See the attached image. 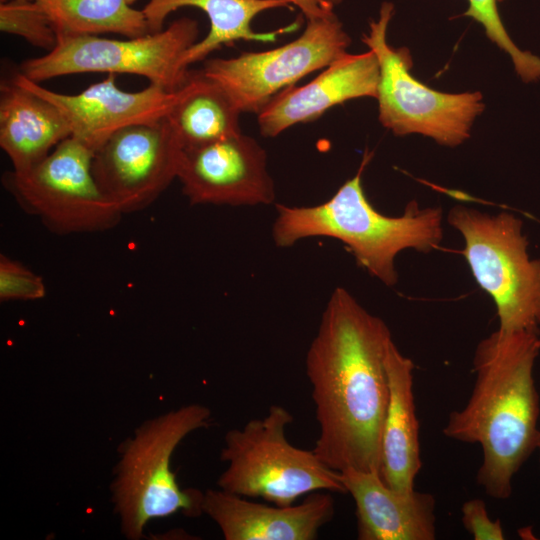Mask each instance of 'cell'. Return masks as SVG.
<instances>
[{"mask_svg": "<svg viewBox=\"0 0 540 540\" xmlns=\"http://www.w3.org/2000/svg\"><path fill=\"white\" fill-rule=\"evenodd\" d=\"M392 340L381 318L345 288L334 289L305 359L319 425L313 451L334 471L380 473Z\"/></svg>", "mask_w": 540, "mask_h": 540, "instance_id": "6da1fadb", "label": "cell"}, {"mask_svg": "<svg viewBox=\"0 0 540 540\" xmlns=\"http://www.w3.org/2000/svg\"><path fill=\"white\" fill-rule=\"evenodd\" d=\"M539 337L498 329L482 339L473 358L472 394L443 428L450 439L481 446L477 482L495 499L511 496L515 474L536 449L540 401L533 369Z\"/></svg>", "mask_w": 540, "mask_h": 540, "instance_id": "7a4b0ae2", "label": "cell"}, {"mask_svg": "<svg viewBox=\"0 0 540 540\" xmlns=\"http://www.w3.org/2000/svg\"><path fill=\"white\" fill-rule=\"evenodd\" d=\"M348 179L324 203L314 206L276 205L277 216L272 237L277 247H290L311 237H331L343 242L356 262L386 286L397 283L395 257L405 249L428 253L443 238L442 210L419 208L411 201L400 216L377 211L367 199L362 186V171Z\"/></svg>", "mask_w": 540, "mask_h": 540, "instance_id": "3957f363", "label": "cell"}, {"mask_svg": "<svg viewBox=\"0 0 540 540\" xmlns=\"http://www.w3.org/2000/svg\"><path fill=\"white\" fill-rule=\"evenodd\" d=\"M210 417L206 406H182L144 422L121 444L111 492L127 539H141L145 525L154 518L177 512L187 516L203 513L204 493L181 489L170 462L179 443L191 432L206 427Z\"/></svg>", "mask_w": 540, "mask_h": 540, "instance_id": "277c9868", "label": "cell"}, {"mask_svg": "<svg viewBox=\"0 0 540 540\" xmlns=\"http://www.w3.org/2000/svg\"><path fill=\"white\" fill-rule=\"evenodd\" d=\"M293 415L272 405L265 416L227 431L220 459L227 468L217 480L220 489L245 498H262L279 506L324 490L346 493L338 472L312 450L292 445L286 436Z\"/></svg>", "mask_w": 540, "mask_h": 540, "instance_id": "5b68a950", "label": "cell"}, {"mask_svg": "<svg viewBox=\"0 0 540 540\" xmlns=\"http://www.w3.org/2000/svg\"><path fill=\"white\" fill-rule=\"evenodd\" d=\"M447 219L463 237L462 254L475 281L494 301L498 329L540 334V260L529 256L522 221L462 205Z\"/></svg>", "mask_w": 540, "mask_h": 540, "instance_id": "8992f818", "label": "cell"}, {"mask_svg": "<svg viewBox=\"0 0 540 540\" xmlns=\"http://www.w3.org/2000/svg\"><path fill=\"white\" fill-rule=\"evenodd\" d=\"M198 22L182 17L161 31L138 37L112 39L91 34H59L56 46L27 59L20 73L42 81L79 73L133 74L168 91L180 89L190 71L184 53L197 42Z\"/></svg>", "mask_w": 540, "mask_h": 540, "instance_id": "52a82bcc", "label": "cell"}, {"mask_svg": "<svg viewBox=\"0 0 540 540\" xmlns=\"http://www.w3.org/2000/svg\"><path fill=\"white\" fill-rule=\"evenodd\" d=\"M392 3L381 5L362 37L379 64L377 97L379 120L395 135L421 134L446 146H457L470 135L474 119L483 111L480 92L444 93L414 78L408 49H395L387 42L393 16Z\"/></svg>", "mask_w": 540, "mask_h": 540, "instance_id": "ba28073f", "label": "cell"}, {"mask_svg": "<svg viewBox=\"0 0 540 540\" xmlns=\"http://www.w3.org/2000/svg\"><path fill=\"white\" fill-rule=\"evenodd\" d=\"M93 155L70 136L33 167L5 173L3 184L27 213L52 232L106 231L123 214L100 190L92 171Z\"/></svg>", "mask_w": 540, "mask_h": 540, "instance_id": "9c48e42d", "label": "cell"}, {"mask_svg": "<svg viewBox=\"0 0 540 540\" xmlns=\"http://www.w3.org/2000/svg\"><path fill=\"white\" fill-rule=\"evenodd\" d=\"M350 42L332 14L307 19L302 34L283 46L210 59L201 71L225 90L241 112L258 113L280 91L347 53Z\"/></svg>", "mask_w": 540, "mask_h": 540, "instance_id": "30bf717a", "label": "cell"}, {"mask_svg": "<svg viewBox=\"0 0 540 540\" xmlns=\"http://www.w3.org/2000/svg\"><path fill=\"white\" fill-rule=\"evenodd\" d=\"M182 150L166 117L127 126L94 151L93 175L122 214L140 211L177 179Z\"/></svg>", "mask_w": 540, "mask_h": 540, "instance_id": "8fae6325", "label": "cell"}, {"mask_svg": "<svg viewBox=\"0 0 540 540\" xmlns=\"http://www.w3.org/2000/svg\"><path fill=\"white\" fill-rule=\"evenodd\" d=\"M177 179L191 204L256 206L275 199L266 152L242 133L183 148Z\"/></svg>", "mask_w": 540, "mask_h": 540, "instance_id": "7c38bea8", "label": "cell"}, {"mask_svg": "<svg viewBox=\"0 0 540 540\" xmlns=\"http://www.w3.org/2000/svg\"><path fill=\"white\" fill-rule=\"evenodd\" d=\"M13 79L53 103L65 118L71 136L93 152L122 128L166 117L180 92L154 84L139 91H125L118 87L116 74H108L77 94L52 91L21 73Z\"/></svg>", "mask_w": 540, "mask_h": 540, "instance_id": "4fadbf2b", "label": "cell"}, {"mask_svg": "<svg viewBox=\"0 0 540 540\" xmlns=\"http://www.w3.org/2000/svg\"><path fill=\"white\" fill-rule=\"evenodd\" d=\"M202 512L226 540H313L335 513L329 493L312 492L299 504L257 503L222 489L203 494Z\"/></svg>", "mask_w": 540, "mask_h": 540, "instance_id": "5bb4252c", "label": "cell"}, {"mask_svg": "<svg viewBox=\"0 0 540 540\" xmlns=\"http://www.w3.org/2000/svg\"><path fill=\"white\" fill-rule=\"evenodd\" d=\"M379 64L369 50L345 53L308 84L290 86L258 113L260 133L275 137L298 123L316 120L335 105L360 97H377Z\"/></svg>", "mask_w": 540, "mask_h": 540, "instance_id": "9a60e30c", "label": "cell"}, {"mask_svg": "<svg viewBox=\"0 0 540 540\" xmlns=\"http://www.w3.org/2000/svg\"><path fill=\"white\" fill-rule=\"evenodd\" d=\"M338 478L355 502L359 540L435 539L432 494L391 488L376 471L347 468Z\"/></svg>", "mask_w": 540, "mask_h": 540, "instance_id": "2e32d148", "label": "cell"}, {"mask_svg": "<svg viewBox=\"0 0 540 540\" xmlns=\"http://www.w3.org/2000/svg\"><path fill=\"white\" fill-rule=\"evenodd\" d=\"M385 364L389 396L382 427L379 474L387 486L412 491L422 466L413 393L414 364L393 340L388 345Z\"/></svg>", "mask_w": 540, "mask_h": 540, "instance_id": "e0dca14e", "label": "cell"}, {"mask_svg": "<svg viewBox=\"0 0 540 540\" xmlns=\"http://www.w3.org/2000/svg\"><path fill=\"white\" fill-rule=\"evenodd\" d=\"M71 136L59 109L13 78L1 84L0 146L14 171L27 170Z\"/></svg>", "mask_w": 540, "mask_h": 540, "instance_id": "ac0fdd59", "label": "cell"}, {"mask_svg": "<svg viewBox=\"0 0 540 540\" xmlns=\"http://www.w3.org/2000/svg\"><path fill=\"white\" fill-rule=\"evenodd\" d=\"M290 5L285 0H148L142 11L150 33L161 31L166 18L182 7H195L207 15L210 23L208 34L193 44L182 58L183 66L188 68L234 41L274 42L279 34L294 30L296 24L261 33L251 26L258 14Z\"/></svg>", "mask_w": 540, "mask_h": 540, "instance_id": "d6986e66", "label": "cell"}, {"mask_svg": "<svg viewBox=\"0 0 540 540\" xmlns=\"http://www.w3.org/2000/svg\"><path fill=\"white\" fill-rule=\"evenodd\" d=\"M242 112L230 96L202 71L191 72L166 119L183 148L241 133Z\"/></svg>", "mask_w": 540, "mask_h": 540, "instance_id": "ffe728a7", "label": "cell"}, {"mask_svg": "<svg viewBox=\"0 0 540 540\" xmlns=\"http://www.w3.org/2000/svg\"><path fill=\"white\" fill-rule=\"evenodd\" d=\"M48 15L57 35L114 33L126 38L149 32L136 0H36Z\"/></svg>", "mask_w": 540, "mask_h": 540, "instance_id": "44dd1931", "label": "cell"}, {"mask_svg": "<svg viewBox=\"0 0 540 540\" xmlns=\"http://www.w3.org/2000/svg\"><path fill=\"white\" fill-rule=\"evenodd\" d=\"M0 30L21 37L47 52L56 46L58 40L52 22L36 0L1 1Z\"/></svg>", "mask_w": 540, "mask_h": 540, "instance_id": "7402d4cb", "label": "cell"}, {"mask_svg": "<svg viewBox=\"0 0 540 540\" xmlns=\"http://www.w3.org/2000/svg\"><path fill=\"white\" fill-rule=\"evenodd\" d=\"M503 0H468L469 7L464 16L480 23L487 37L506 52L517 74L524 82L540 79V58L530 52L520 50L511 40L498 13V3Z\"/></svg>", "mask_w": 540, "mask_h": 540, "instance_id": "603a6c76", "label": "cell"}, {"mask_svg": "<svg viewBox=\"0 0 540 540\" xmlns=\"http://www.w3.org/2000/svg\"><path fill=\"white\" fill-rule=\"evenodd\" d=\"M46 295L43 278L18 261L0 256V300L33 301Z\"/></svg>", "mask_w": 540, "mask_h": 540, "instance_id": "cb8c5ba5", "label": "cell"}, {"mask_svg": "<svg viewBox=\"0 0 540 540\" xmlns=\"http://www.w3.org/2000/svg\"><path fill=\"white\" fill-rule=\"evenodd\" d=\"M462 523L474 540H503L504 531L499 519L489 517L482 499H471L462 505Z\"/></svg>", "mask_w": 540, "mask_h": 540, "instance_id": "d4e9b609", "label": "cell"}, {"mask_svg": "<svg viewBox=\"0 0 540 540\" xmlns=\"http://www.w3.org/2000/svg\"><path fill=\"white\" fill-rule=\"evenodd\" d=\"M300 9L306 19L330 16L342 0H285Z\"/></svg>", "mask_w": 540, "mask_h": 540, "instance_id": "484cf974", "label": "cell"}, {"mask_svg": "<svg viewBox=\"0 0 540 540\" xmlns=\"http://www.w3.org/2000/svg\"><path fill=\"white\" fill-rule=\"evenodd\" d=\"M536 449L539 450L540 452V429H539V434H538V438H537V445H536Z\"/></svg>", "mask_w": 540, "mask_h": 540, "instance_id": "4316f807", "label": "cell"}, {"mask_svg": "<svg viewBox=\"0 0 540 540\" xmlns=\"http://www.w3.org/2000/svg\"><path fill=\"white\" fill-rule=\"evenodd\" d=\"M538 346H539V348H540V337H539V339H538Z\"/></svg>", "mask_w": 540, "mask_h": 540, "instance_id": "83f0119b", "label": "cell"}, {"mask_svg": "<svg viewBox=\"0 0 540 540\" xmlns=\"http://www.w3.org/2000/svg\"><path fill=\"white\" fill-rule=\"evenodd\" d=\"M1 1H6V0H1Z\"/></svg>", "mask_w": 540, "mask_h": 540, "instance_id": "f1b7e54d", "label": "cell"}]
</instances>
